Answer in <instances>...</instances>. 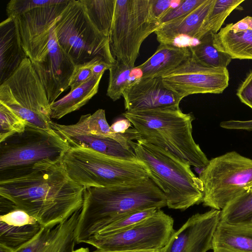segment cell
<instances>
[{"mask_svg":"<svg viewBox=\"0 0 252 252\" xmlns=\"http://www.w3.org/2000/svg\"><path fill=\"white\" fill-rule=\"evenodd\" d=\"M84 190L61 162L0 181V202L25 211L43 227H52L81 209Z\"/></svg>","mask_w":252,"mask_h":252,"instance_id":"cell-1","label":"cell"},{"mask_svg":"<svg viewBox=\"0 0 252 252\" xmlns=\"http://www.w3.org/2000/svg\"><path fill=\"white\" fill-rule=\"evenodd\" d=\"M69 0L34 8L16 18L21 45L40 81L50 104L69 87L75 64L59 45L55 31L58 16Z\"/></svg>","mask_w":252,"mask_h":252,"instance_id":"cell-2","label":"cell"},{"mask_svg":"<svg viewBox=\"0 0 252 252\" xmlns=\"http://www.w3.org/2000/svg\"><path fill=\"white\" fill-rule=\"evenodd\" d=\"M165 206V196L150 178L132 185L85 189L76 242L85 243L105 226L127 214Z\"/></svg>","mask_w":252,"mask_h":252,"instance_id":"cell-3","label":"cell"},{"mask_svg":"<svg viewBox=\"0 0 252 252\" xmlns=\"http://www.w3.org/2000/svg\"><path fill=\"white\" fill-rule=\"evenodd\" d=\"M123 115L131 123L138 139L169 152L190 166L204 168L209 160L194 140L193 116L184 113L179 105L129 112Z\"/></svg>","mask_w":252,"mask_h":252,"instance_id":"cell-4","label":"cell"},{"mask_svg":"<svg viewBox=\"0 0 252 252\" xmlns=\"http://www.w3.org/2000/svg\"><path fill=\"white\" fill-rule=\"evenodd\" d=\"M128 143L150 178L164 193L169 208L184 211L202 202V182L189 164L144 140H129Z\"/></svg>","mask_w":252,"mask_h":252,"instance_id":"cell-5","label":"cell"},{"mask_svg":"<svg viewBox=\"0 0 252 252\" xmlns=\"http://www.w3.org/2000/svg\"><path fill=\"white\" fill-rule=\"evenodd\" d=\"M70 146L56 132L27 125L0 142V181L62 162Z\"/></svg>","mask_w":252,"mask_h":252,"instance_id":"cell-6","label":"cell"},{"mask_svg":"<svg viewBox=\"0 0 252 252\" xmlns=\"http://www.w3.org/2000/svg\"><path fill=\"white\" fill-rule=\"evenodd\" d=\"M62 162L70 179L84 189L132 185L150 178L139 160L116 158L85 147H70Z\"/></svg>","mask_w":252,"mask_h":252,"instance_id":"cell-7","label":"cell"},{"mask_svg":"<svg viewBox=\"0 0 252 252\" xmlns=\"http://www.w3.org/2000/svg\"><path fill=\"white\" fill-rule=\"evenodd\" d=\"M58 43L75 65L99 57L113 64L116 60L110 46L109 37L93 24L81 0H69L55 23Z\"/></svg>","mask_w":252,"mask_h":252,"instance_id":"cell-8","label":"cell"},{"mask_svg":"<svg viewBox=\"0 0 252 252\" xmlns=\"http://www.w3.org/2000/svg\"><path fill=\"white\" fill-rule=\"evenodd\" d=\"M0 103L5 105L28 124L50 132L53 121L46 89L30 59L0 84Z\"/></svg>","mask_w":252,"mask_h":252,"instance_id":"cell-9","label":"cell"},{"mask_svg":"<svg viewBox=\"0 0 252 252\" xmlns=\"http://www.w3.org/2000/svg\"><path fill=\"white\" fill-rule=\"evenodd\" d=\"M159 26L151 14L150 0H116L109 35L113 56L134 67L143 42Z\"/></svg>","mask_w":252,"mask_h":252,"instance_id":"cell-10","label":"cell"},{"mask_svg":"<svg viewBox=\"0 0 252 252\" xmlns=\"http://www.w3.org/2000/svg\"><path fill=\"white\" fill-rule=\"evenodd\" d=\"M203 205L221 210L252 185V159L231 151L209 160L199 174Z\"/></svg>","mask_w":252,"mask_h":252,"instance_id":"cell-11","label":"cell"},{"mask_svg":"<svg viewBox=\"0 0 252 252\" xmlns=\"http://www.w3.org/2000/svg\"><path fill=\"white\" fill-rule=\"evenodd\" d=\"M174 220L160 209L152 216L124 230L94 236L85 243L107 251H161L175 232Z\"/></svg>","mask_w":252,"mask_h":252,"instance_id":"cell-12","label":"cell"},{"mask_svg":"<svg viewBox=\"0 0 252 252\" xmlns=\"http://www.w3.org/2000/svg\"><path fill=\"white\" fill-rule=\"evenodd\" d=\"M164 86L181 100L193 94H220L229 85L226 67H210L190 56L177 68L161 77Z\"/></svg>","mask_w":252,"mask_h":252,"instance_id":"cell-13","label":"cell"},{"mask_svg":"<svg viewBox=\"0 0 252 252\" xmlns=\"http://www.w3.org/2000/svg\"><path fill=\"white\" fill-rule=\"evenodd\" d=\"M220 210L212 209L190 217L170 237L161 252H207L212 248Z\"/></svg>","mask_w":252,"mask_h":252,"instance_id":"cell-14","label":"cell"},{"mask_svg":"<svg viewBox=\"0 0 252 252\" xmlns=\"http://www.w3.org/2000/svg\"><path fill=\"white\" fill-rule=\"evenodd\" d=\"M125 109L132 112L179 105L181 100L164 85L161 77L138 78L123 93Z\"/></svg>","mask_w":252,"mask_h":252,"instance_id":"cell-15","label":"cell"},{"mask_svg":"<svg viewBox=\"0 0 252 252\" xmlns=\"http://www.w3.org/2000/svg\"><path fill=\"white\" fill-rule=\"evenodd\" d=\"M81 210L54 227H43L32 239L14 252H72L77 243L76 229Z\"/></svg>","mask_w":252,"mask_h":252,"instance_id":"cell-16","label":"cell"},{"mask_svg":"<svg viewBox=\"0 0 252 252\" xmlns=\"http://www.w3.org/2000/svg\"><path fill=\"white\" fill-rule=\"evenodd\" d=\"M43 226L25 211L14 208L0 213V245L14 252L32 239Z\"/></svg>","mask_w":252,"mask_h":252,"instance_id":"cell-17","label":"cell"},{"mask_svg":"<svg viewBox=\"0 0 252 252\" xmlns=\"http://www.w3.org/2000/svg\"><path fill=\"white\" fill-rule=\"evenodd\" d=\"M216 0H205L194 10L179 19L160 25L155 32L159 44H174L181 36L196 39Z\"/></svg>","mask_w":252,"mask_h":252,"instance_id":"cell-18","label":"cell"},{"mask_svg":"<svg viewBox=\"0 0 252 252\" xmlns=\"http://www.w3.org/2000/svg\"><path fill=\"white\" fill-rule=\"evenodd\" d=\"M26 58L17 20L9 17L0 24V84L12 75Z\"/></svg>","mask_w":252,"mask_h":252,"instance_id":"cell-19","label":"cell"},{"mask_svg":"<svg viewBox=\"0 0 252 252\" xmlns=\"http://www.w3.org/2000/svg\"><path fill=\"white\" fill-rule=\"evenodd\" d=\"M190 56L189 46L159 44L155 53L136 68L142 78L162 77L177 68Z\"/></svg>","mask_w":252,"mask_h":252,"instance_id":"cell-20","label":"cell"},{"mask_svg":"<svg viewBox=\"0 0 252 252\" xmlns=\"http://www.w3.org/2000/svg\"><path fill=\"white\" fill-rule=\"evenodd\" d=\"M51 127L54 130L111 138L119 142L125 148L132 149L128 143L131 140L129 131L123 134L114 132L107 123L105 110L102 109H98L93 114L81 116L75 124L64 125L53 122Z\"/></svg>","mask_w":252,"mask_h":252,"instance_id":"cell-21","label":"cell"},{"mask_svg":"<svg viewBox=\"0 0 252 252\" xmlns=\"http://www.w3.org/2000/svg\"><path fill=\"white\" fill-rule=\"evenodd\" d=\"M54 131L65 140L70 147H85L116 158L131 161L138 160L132 149L125 148L114 139L60 130Z\"/></svg>","mask_w":252,"mask_h":252,"instance_id":"cell-22","label":"cell"},{"mask_svg":"<svg viewBox=\"0 0 252 252\" xmlns=\"http://www.w3.org/2000/svg\"><path fill=\"white\" fill-rule=\"evenodd\" d=\"M213 252H252V226L220 220L212 241Z\"/></svg>","mask_w":252,"mask_h":252,"instance_id":"cell-23","label":"cell"},{"mask_svg":"<svg viewBox=\"0 0 252 252\" xmlns=\"http://www.w3.org/2000/svg\"><path fill=\"white\" fill-rule=\"evenodd\" d=\"M213 45L232 59L252 60V30L234 32L227 24L213 34Z\"/></svg>","mask_w":252,"mask_h":252,"instance_id":"cell-24","label":"cell"},{"mask_svg":"<svg viewBox=\"0 0 252 252\" xmlns=\"http://www.w3.org/2000/svg\"><path fill=\"white\" fill-rule=\"evenodd\" d=\"M102 75L93 76L62 98L50 104L51 118L60 119L85 105L98 92Z\"/></svg>","mask_w":252,"mask_h":252,"instance_id":"cell-25","label":"cell"},{"mask_svg":"<svg viewBox=\"0 0 252 252\" xmlns=\"http://www.w3.org/2000/svg\"><path fill=\"white\" fill-rule=\"evenodd\" d=\"M220 220L227 223L252 226V191L247 190L220 210Z\"/></svg>","mask_w":252,"mask_h":252,"instance_id":"cell-26","label":"cell"},{"mask_svg":"<svg viewBox=\"0 0 252 252\" xmlns=\"http://www.w3.org/2000/svg\"><path fill=\"white\" fill-rule=\"evenodd\" d=\"M191 57L199 63L210 67H226L232 59L213 45V34L203 37L198 44L189 45Z\"/></svg>","mask_w":252,"mask_h":252,"instance_id":"cell-27","label":"cell"},{"mask_svg":"<svg viewBox=\"0 0 252 252\" xmlns=\"http://www.w3.org/2000/svg\"><path fill=\"white\" fill-rule=\"evenodd\" d=\"M93 24L109 37L113 22L116 0H81Z\"/></svg>","mask_w":252,"mask_h":252,"instance_id":"cell-28","label":"cell"},{"mask_svg":"<svg viewBox=\"0 0 252 252\" xmlns=\"http://www.w3.org/2000/svg\"><path fill=\"white\" fill-rule=\"evenodd\" d=\"M241 0H216L196 38L200 40L209 33L216 34L221 29L226 18L243 2Z\"/></svg>","mask_w":252,"mask_h":252,"instance_id":"cell-29","label":"cell"},{"mask_svg":"<svg viewBox=\"0 0 252 252\" xmlns=\"http://www.w3.org/2000/svg\"><path fill=\"white\" fill-rule=\"evenodd\" d=\"M133 67L117 61L109 68V77L106 94L113 101L119 99L126 88L131 83Z\"/></svg>","mask_w":252,"mask_h":252,"instance_id":"cell-30","label":"cell"},{"mask_svg":"<svg viewBox=\"0 0 252 252\" xmlns=\"http://www.w3.org/2000/svg\"><path fill=\"white\" fill-rule=\"evenodd\" d=\"M157 209L149 208L127 214L105 226L93 237L106 236L126 229L152 216Z\"/></svg>","mask_w":252,"mask_h":252,"instance_id":"cell-31","label":"cell"},{"mask_svg":"<svg viewBox=\"0 0 252 252\" xmlns=\"http://www.w3.org/2000/svg\"><path fill=\"white\" fill-rule=\"evenodd\" d=\"M27 125L26 121L0 103V142L13 134L22 132Z\"/></svg>","mask_w":252,"mask_h":252,"instance_id":"cell-32","label":"cell"},{"mask_svg":"<svg viewBox=\"0 0 252 252\" xmlns=\"http://www.w3.org/2000/svg\"><path fill=\"white\" fill-rule=\"evenodd\" d=\"M62 0H11L6 6L8 17L15 18L34 8L58 4Z\"/></svg>","mask_w":252,"mask_h":252,"instance_id":"cell-33","label":"cell"},{"mask_svg":"<svg viewBox=\"0 0 252 252\" xmlns=\"http://www.w3.org/2000/svg\"><path fill=\"white\" fill-rule=\"evenodd\" d=\"M103 60L96 57L92 61L82 64L75 65L69 86L72 91L82 84L85 83L93 77L92 68L97 62Z\"/></svg>","mask_w":252,"mask_h":252,"instance_id":"cell-34","label":"cell"},{"mask_svg":"<svg viewBox=\"0 0 252 252\" xmlns=\"http://www.w3.org/2000/svg\"><path fill=\"white\" fill-rule=\"evenodd\" d=\"M205 0H180L178 5L173 7L161 19L160 25L181 18L194 10Z\"/></svg>","mask_w":252,"mask_h":252,"instance_id":"cell-35","label":"cell"},{"mask_svg":"<svg viewBox=\"0 0 252 252\" xmlns=\"http://www.w3.org/2000/svg\"><path fill=\"white\" fill-rule=\"evenodd\" d=\"M236 95L241 102L252 109V69L239 85Z\"/></svg>","mask_w":252,"mask_h":252,"instance_id":"cell-36","label":"cell"},{"mask_svg":"<svg viewBox=\"0 0 252 252\" xmlns=\"http://www.w3.org/2000/svg\"><path fill=\"white\" fill-rule=\"evenodd\" d=\"M171 0H150V9L153 17L159 24L161 19L174 7Z\"/></svg>","mask_w":252,"mask_h":252,"instance_id":"cell-37","label":"cell"},{"mask_svg":"<svg viewBox=\"0 0 252 252\" xmlns=\"http://www.w3.org/2000/svg\"><path fill=\"white\" fill-rule=\"evenodd\" d=\"M228 24L230 29L234 32L252 30V17L248 16L235 24Z\"/></svg>","mask_w":252,"mask_h":252,"instance_id":"cell-38","label":"cell"},{"mask_svg":"<svg viewBox=\"0 0 252 252\" xmlns=\"http://www.w3.org/2000/svg\"><path fill=\"white\" fill-rule=\"evenodd\" d=\"M131 125V122L126 118L120 119L115 121L110 127L114 132L123 134L125 133Z\"/></svg>","mask_w":252,"mask_h":252,"instance_id":"cell-39","label":"cell"},{"mask_svg":"<svg viewBox=\"0 0 252 252\" xmlns=\"http://www.w3.org/2000/svg\"><path fill=\"white\" fill-rule=\"evenodd\" d=\"M112 64L109 63L104 61L101 60L95 63L92 68L93 76L103 75L104 71L109 70Z\"/></svg>","mask_w":252,"mask_h":252,"instance_id":"cell-40","label":"cell"},{"mask_svg":"<svg viewBox=\"0 0 252 252\" xmlns=\"http://www.w3.org/2000/svg\"><path fill=\"white\" fill-rule=\"evenodd\" d=\"M87 252H161L160 251H104L99 249H96L95 251L93 252H90L88 248Z\"/></svg>","mask_w":252,"mask_h":252,"instance_id":"cell-41","label":"cell"},{"mask_svg":"<svg viewBox=\"0 0 252 252\" xmlns=\"http://www.w3.org/2000/svg\"><path fill=\"white\" fill-rule=\"evenodd\" d=\"M0 252H14V251L4 246L0 245Z\"/></svg>","mask_w":252,"mask_h":252,"instance_id":"cell-42","label":"cell"},{"mask_svg":"<svg viewBox=\"0 0 252 252\" xmlns=\"http://www.w3.org/2000/svg\"><path fill=\"white\" fill-rule=\"evenodd\" d=\"M87 248H80L79 249L74 250L72 252H87Z\"/></svg>","mask_w":252,"mask_h":252,"instance_id":"cell-43","label":"cell"},{"mask_svg":"<svg viewBox=\"0 0 252 252\" xmlns=\"http://www.w3.org/2000/svg\"><path fill=\"white\" fill-rule=\"evenodd\" d=\"M247 190L252 191V185L247 189Z\"/></svg>","mask_w":252,"mask_h":252,"instance_id":"cell-44","label":"cell"}]
</instances>
